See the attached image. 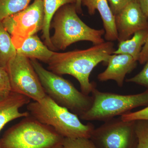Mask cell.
<instances>
[{"label":"cell","mask_w":148,"mask_h":148,"mask_svg":"<svg viewBox=\"0 0 148 148\" xmlns=\"http://www.w3.org/2000/svg\"><path fill=\"white\" fill-rule=\"evenodd\" d=\"M115 50L113 43L107 41L87 49L55 52L47 63L48 70L59 75L74 77L79 82L81 92L89 95L96 88L89 80L91 72L100 63L107 64Z\"/></svg>","instance_id":"obj_1"},{"label":"cell","mask_w":148,"mask_h":148,"mask_svg":"<svg viewBox=\"0 0 148 148\" xmlns=\"http://www.w3.org/2000/svg\"><path fill=\"white\" fill-rule=\"evenodd\" d=\"M27 106L31 116L52 127L63 138H90L95 129L92 123H82L77 115L56 104L47 94L41 101Z\"/></svg>","instance_id":"obj_2"},{"label":"cell","mask_w":148,"mask_h":148,"mask_svg":"<svg viewBox=\"0 0 148 148\" xmlns=\"http://www.w3.org/2000/svg\"><path fill=\"white\" fill-rule=\"evenodd\" d=\"M54 34L51 41L55 50H64L74 43L87 41L94 45L105 42L104 29H93L86 25L78 15L75 4H69L56 12L51 24Z\"/></svg>","instance_id":"obj_3"},{"label":"cell","mask_w":148,"mask_h":148,"mask_svg":"<svg viewBox=\"0 0 148 148\" xmlns=\"http://www.w3.org/2000/svg\"><path fill=\"white\" fill-rule=\"evenodd\" d=\"M30 60L46 94L56 104L79 117L90 109L92 96L80 92L68 80L45 69L38 60Z\"/></svg>","instance_id":"obj_4"},{"label":"cell","mask_w":148,"mask_h":148,"mask_svg":"<svg viewBox=\"0 0 148 148\" xmlns=\"http://www.w3.org/2000/svg\"><path fill=\"white\" fill-rule=\"evenodd\" d=\"M64 138L52 127L29 115L4 132L0 139V147L49 148L62 143Z\"/></svg>","instance_id":"obj_5"},{"label":"cell","mask_w":148,"mask_h":148,"mask_svg":"<svg viewBox=\"0 0 148 148\" xmlns=\"http://www.w3.org/2000/svg\"><path fill=\"white\" fill-rule=\"evenodd\" d=\"M91 93L92 106L79 117L83 120L105 122L121 116L135 108L148 105V90L139 94L123 95L101 92L95 88Z\"/></svg>","instance_id":"obj_6"},{"label":"cell","mask_w":148,"mask_h":148,"mask_svg":"<svg viewBox=\"0 0 148 148\" xmlns=\"http://www.w3.org/2000/svg\"><path fill=\"white\" fill-rule=\"evenodd\" d=\"M5 69L12 91L34 101H40L45 97L46 94L30 59L17 53Z\"/></svg>","instance_id":"obj_7"},{"label":"cell","mask_w":148,"mask_h":148,"mask_svg":"<svg viewBox=\"0 0 148 148\" xmlns=\"http://www.w3.org/2000/svg\"><path fill=\"white\" fill-rule=\"evenodd\" d=\"M44 17L42 0H34L23 10L6 17L1 22L10 35L17 49L29 37L42 30Z\"/></svg>","instance_id":"obj_8"},{"label":"cell","mask_w":148,"mask_h":148,"mask_svg":"<svg viewBox=\"0 0 148 148\" xmlns=\"http://www.w3.org/2000/svg\"><path fill=\"white\" fill-rule=\"evenodd\" d=\"M90 139L97 148H133L137 139L135 121L114 118L95 128Z\"/></svg>","instance_id":"obj_9"},{"label":"cell","mask_w":148,"mask_h":148,"mask_svg":"<svg viewBox=\"0 0 148 148\" xmlns=\"http://www.w3.org/2000/svg\"><path fill=\"white\" fill-rule=\"evenodd\" d=\"M115 16L119 42L129 39L141 30L148 29L147 18L136 0L127 5Z\"/></svg>","instance_id":"obj_10"},{"label":"cell","mask_w":148,"mask_h":148,"mask_svg":"<svg viewBox=\"0 0 148 148\" xmlns=\"http://www.w3.org/2000/svg\"><path fill=\"white\" fill-rule=\"evenodd\" d=\"M136 62L132 56L127 54H112L108 61L107 69L98 75L101 82L114 80L119 87H122L127 74L132 71Z\"/></svg>","instance_id":"obj_11"},{"label":"cell","mask_w":148,"mask_h":148,"mask_svg":"<svg viewBox=\"0 0 148 148\" xmlns=\"http://www.w3.org/2000/svg\"><path fill=\"white\" fill-rule=\"evenodd\" d=\"M82 5L87 8L90 15H94L95 11H98L103 21L105 31L104 38L107 41L118 40L115 16L111 10L108 0H82Z\"/></svg>","instance_id":"obj_12"},{"label":"cell","mask_w":148,"mask_h":148,"mask_svg":"<svg viewBox=\"0 0 148 148\" xmlns=\"http://www.w3.org/2000/svg\"><path fill=\"white\" fill-rule=\"evenodd\" d=\"M30 100L25 95L12 91L7 98L0 102V131L12 121L29 116V112H21L19 110L29 104Z\"/></svg>","instance_id":"obj_13"},{"label":"cell","mask_w":148,"mask_h":148,"mask_svg":"<svg viewBox=\"0 0 148 148\" xmlns=\"http://www.w3.org/2000/svg\"><path fill=\"white\" fill-rule=\"evenodd\" d=\"M16 51L29 59L39 60L47 64L55 52L49 49L36 34L29 37Z\"/></svg>","instance_id":"obj_14"},{"label":"cell","mask_w":148,"mask_h":148,"mask_svg":"<svg viewBox=\"0 0 148 148\" xmlns=\"http://www.w3.org/2000/svg\"><path fill=\"white\" fill-rule=\"evenodd\" d=\"M43 4V24L42 33L45 44L52 51L55 50L51 41L50 35L51 24L56 12L60 8L69 4H75L77 0H42Z\"/></svg>","instance_id":"obj_15"},{"label":"cell","mask_w":148,"mask_h":148,"mask_svg":"<svg viewBox=\"0 0 148 148\" xmlns=\"http://www.w3.org/2000/svg\"><path fill=\"white\" fill-rule=\"evenodd\" d=\"M148 29L136 32L130 39L119 42L118 48L114 51L113 54H127L132 56L135 61H138L143 45H145Z\"/></svg>","instance_id":"obj_16"},{"label":"cell","mask_w":148,"mask_h":148,"mask_svg":"<svg viewBox=\"0 0 148 148\" xmlns=\"http://www.w3.org/2000/svg\"><path fill=\"white\" fill-rule=\"evenodd\" d=\"M17 53L11 37L0 22V67L5 69Z\"/></svg>","instance_id":"obj_17"},{"label":"cell","mask_w":148,"mask_h":148,"mask_svg":"<svg viewBox=\"0 0 148 148\" xmlns=\"http://www.w3.org/2000/svg\"><path fill=\"white\" fill-rule=\"evenodd\" d=\"M32 1L0 0V22L6 17L23 10Z\"/></svg>","instance_id":"obj_18"},{"label":"cell","mask_w":148,"mask_h":148,"mask_svg":"<svg viewBox=\"0 0 148 148\" xmlns=\"http://www.w3.org/2000/svg\"><path fill=\"white\" fill-rule=\"evenodd\" d=\"M135 121V132L137 138L136 148H148V121Z\"/></svg>","instance_id":"obj_19"},{"label":"cell","mask_w":148,"mask_h":148,"mask_svg":"<svg viewBox=\"0 0 148 148\" xmlns=\"http://www.w3.org/2000/svg\"><path fill=\"white\" fill-rule=\"evenodd\" d=\"M64 148H97L90 138H64L62 142Z\"/></svg>","instance_id":"obj_20"},{"label":"cell","mask_w":148,"mask_h":148,"mask_svg":"<svg viewBox=\"0 0 148 148\" xmlns=\"http://www.w3.org/2000/svg\"><path fill=\"white\" fill-rule=\"evenodd\" d=\"M11 92L7 72L5 69L0 67V102L7 98Z\"/></svg>","instance_id":"obj_21"},{"label":"cell","mask_w":148,"mask_h":148,"mask_svg":"<svg viewBox=\"0 0 148 148\" xmlns=\"http://www.w3.org/2000/svg\"><path fill=\"white\" fill-rule=\"evenodd\" d=\"M120 116L121 119L124 121H135L140 120L148 121V106L140 110L129 112Z\"/></svg>","instance_id":"obj_22"},{"label":"cell","mask_w":148,"mask_h":148,"mask_svg":"<svg viewBox=\"0 0 148 148\" xmlns=\"http://www.w3.org/2000/svg\"><path fill=\"white\" fill-rule=\"evenodd\" d=\"M143 70L135 76L125 80L127 82L134 83L148 87V59Z\"/></svg>","instance_id":"obj_23"},{"label":"cell","mask_w":148,"mask_h":148,"mask_svg":"<svg viewBox=\"0 0 148 148\" xmlns=\"http://www.w3.org/2000/svg\"><path fill=\"white\" fill-rule=\"evenodd\" d=\"M135 0H108L111 10L114 15L117 14L130 3Z\"/></svg>","instance_id":"obj_24"},{"label":"cell","mask_w":148,"mask_h":148,"mask_svg":"<svg viewBox=\"0 0 148 148\" xmlns=\"http://www.w3.org/2000/svg\"><path fill=\"white\" fill-rule=\"evenodd\" d=\"M148 59V32L147 36V39H146L145 43L144 45L139 58V62L141 64H144Z\"/></svg>","instance_id":"obj_25"},{"label":"cell","mask_w":148,"mask_h":148,"mask_svg":"<svg viewBox=\"0 0 148 148\" xmlns=\"http://www.w3.org/2000/svg\"><path fill=\"white\" fill-rule=\"evenodd\" d=\"M146 17L148 18V0H136Z\"/></svg>","instance_id":"obj_26"},{"label":"cell","mask_w":148,"mask_h":148,"mask_svg":"<svg viewBox=\"0 0 148 148\" xmlns=\"http://www.w3.org/2000/svg\"><path fill=\"white\" fill-rule=\"evenodd\" d=\"M82 0H77L76 3H75L76 8V10L78 14L82 13Z\"/></svg>","instance_id":"obj_27"},{"label":"cell","mask_w":148,"mask_h":148,"mask_svg":"<svg viewBox=\"0 0 148 148\" xmlns=\"http://www.w3.org/2000/svg\"><path fill=\"white\" fill-rule=\"evenodd\" d=\"M49 148H64V147H63L62 143L61 144H58V145H55L52 146V147Z\"/></svg>","instance_id":"obj_28"}]
</instances>
